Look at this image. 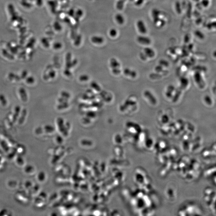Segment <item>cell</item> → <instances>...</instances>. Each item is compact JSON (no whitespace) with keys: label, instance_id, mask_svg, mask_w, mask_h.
<instances>
[{"label":"cell","instance_id":"1","mask_svg":"<svg viewBox=\"0 0 216 216\" xmlns=\"http://www.w3.org/2000/svg\"><path fill=\"white\" fill-rule=\"evenodd\" d=\"M203 211L200 206L194 202H187L181 206L177 211L180 216L202 215Z\"/></svg>","mask_w":216,"mask_h":216},{"label":"cell","instance_id":"2","mask_svg":"<svg viewBox=\"0 0 216 216\" xmlns=\"http://www.w3.org/2000/svg\"><path fill=\"white\" fill-rule=\"evenodd\" d=\"M203 199L204 201L209 207V209L216 215L215 201L216 193L215 190L211 187H207L203 191Z\"/></svg>","mask_w":216,"mask_h":216},{"label":"cell","instance_id":"3","mask_svg":"<svg viewBox=\"0 0 216 216\" xmlns=\"http://www.w3.org/2000/svg\"><path fill=\"white\" fill-rule=\"evenodd\" d=\"M15 196L16 200L22 204H27L29 201V194L23 189L18 191L16 193Z\"/></svg>","mask_w":216,"mask_h":216},{"label":"cell","instance_id":"4","mask_svg":"<svg viewBox=\"0 0 216 216\" xmlns=\"http://www.w3.org/2000/svg\"><path fill=\"white\" fill-rule=\"evenodd\" d=\"M165 194L168 200L170 201H174L177 198V193L174 187L169 186L165 190Z\"/></svg>","mask_w":216,"mask_h":216},{"label":"cell","instance_id":"5","mask_svg":"<svg viewBox=\"0 0 216 216\" xmlns=\"http://www.w3.org/2000/svg\"><path fill=\"white\" fill-rule=\"evenodd\" d=\"M204 174L206 178H211V181L215 185L216 184V177H213V175H216V167L215 166H212L206 170Z\"/></svg>","mask_w":216,"mask_h":216},{"label":"cell","instance_id":"6","mask_svg":"<svg viewBox=\"0 0 216 216\" xmlns=\"http://www.w3.org/2000/svg\"><path fill=\"white\" fill-rule=\"evenodd\" d=\"M194 79L198 86L200 88H204L205 87V83L200 73L196 72L194 75Z\"/></svg>","mask_w":216,"mask_h":216},{"label":"cell","instance_id":"7","mask_svg":"<svg viewBox=\"0 0 216 216\" xmlns=\"http://www.w3.org/2000/svg\"><path fill=\"white\" fill-rule=\"evenodd\" d=\"M24 173L27 175L32 176L34 175L37 172L35 167L32 165H26L23 168Z\"/></svg>","mask_w":216,"mask_h":216},{"label":"cell","instance_id":"8","mask_svg":"<svg viewBox=\"0 0 216 216\" xmlns=\"http://www.w3.org/2000/svg\"><path fill=\"white\" fill-rule=\"evenodd\" d=\"M137 28L140 34H145L147 32V28L145 22L142 20H139L136 22Z\"/></svg>","mask_w":216,"mask_h":216},{"label":"cell","instance_id":"9","mask_svg":"<svg viewBox=\"0 0 216 216\" xmlns=\"http://www.w3.org/2000/svg\"><path fill=\"white\" fill-rule=\"evenodd\" d=\"M14 161L15 165L19 168H23L26 165V161L21 155H17Z\"/></svg>","mask_w":216,"mask_h":216},{"label":"cell","instance_id":"10","mask_svg":"<svg viewBox=\"0 0 216 216\" xmlns=\"http://www.w3.org/2000/svg\"><path fill=\"white\" fill-rule=\"evenodd\" d=\"M144 95L152 104L155 105L157 103V101L156 97H155L153 94L149 90H146L144 92Z\"/></svg>","mask_w":216,"mask_h":216},{"label":"cell","instance_id":"11","mask_svg":"<svg viewBox=\"0 0 216 216\" xmlns=\"http://www.w3.org/2000/svg\"><path fill=\"white\" fill-rule=\"evenodd\" d=\"M41 187L39 184H34L29 193L30 196L31 197H36L41 192Z\"/></svg>","mask_w":216,"mask_h":216},{"label":"cell","instance_id":"12","mask_svg":"<svg viewBox=\"0 0 216 216\" xmlns=\"http://www.w3.org/2000/svg\"><path fill=\"white\" fill-rule=\"evenodd\" d=\"M137 40L139 43L144 45L148 46L151 43V39L147 36L144 35V34L139 36L137 38Z\"/></svg>","mask_w":216,"mask_h":216},{"label":"cell","instance_id":"13","mask_svg":"<svg viewBox=\"0 0 216 216\" xmlns=\"http://www.w3.org/2000/svg\"><path fill=\"white\" fill-rule=\"evenodd\" d=\"M36 179L39 184L44 183L47 179V175L43 171H39L37 174Z\"/></svg>","mask_w":216,"mask_h":216},{"label":"cell","instance_id":"14","mask_svg":"<svg viewBox=\"0 0 216 216\" xmlns=\"http://www.w3.org/2000/svg\"><path fill=\"white\" fill-rule=\"evenodd\" d=\"M45 200V199L37 196L35 197L34 203L36 207L40 208L44 206Z\"/></svg>","mask_w":216,"mask_h":216},{"label":"cell","instance_id":"15","mask_svg":"<svg viewBox=\"0 0 216 216\" xmlns=\"http://www.w3.org/2000/svg\"><path fill=\"white\" fill-rule=\"evenodd\" d=\"M144 53L147 58H153L155 55V53L154 50L149 47H146L144 49Z\"/></svg>","mask_w":216,"mask_h":216},{"label":"cell","instance_id":"16","mask_svg":"<svg viewBox=\"0 0 216 216\" xmlns=\"http://www.w3.org/2000/svg\"><path fill=\"white\" fill-rule=\"evenodd\" d=\"M34 183L30 180H27L23 184V190L27 192L28 194L30 191L31 190L32 187H33L34 185Z\"/></svg>","mask_w":216,"mask_h":216},{"label":"cell","instance_id":"17","mask_svg":"<svg viewBox=\"0 0 216 216\" xmlns=\"http://www.w3.org/2000/svg\"><path fill=\"white\" fill-rule=\"evenodd\" d=\"M7 186L9 189L11 190H14L18 188L19 186V183L17 181L14 180H11L7 183Z\"/></svg>","mask_w":216,"mask_h":216},{"label":"cell","instance_id":"18","mask_svg":"<svg viewBox=\"0 0 216 216\" xmlns=\"http://www.w3.org/2000/svg\"><path fill=\"white\" fill-rule=\"evenodd\" d=\"M14 150L17 155H22L24 153L25 151V148L23 145L19 144L15 146Z\"/></svg>","mask_w":216,"mask_h":216},{"label":"cell","instance_id":"19","mask_svg":"<svg viewBox=\"0 0 216 216\" xmlns=\"http://www.w3.org/2000/svg\"><path fill=\"white\" fill-rule=\"evenodd\" d=\"M175 91V87L173 85H170L167 87L165 95L167 98H171L173 95V92Z\"/></svg>","mask_w":216,"mask_h":216},{"label":"cell","instance_id":"20","mask_svg":"<svg viewBox=\"0 0 216 216\" xmlns=\"http://www.w3.org/2000/svg\"><path fill=\"white\" fill-rule=\"evenodd\" d=\"M180 88H181L183 90L185 89L188 86L189 81L188 79L186 78H182L180 79Z\"/></svg>","mask_w":216,"mask_h":216},{"label":"cell","instance_id":"21","mask_svg":"<svg viewBox=\"0 0 216 216\" xmlns=\"http://www.w3.org/2000/svg\"><path fill=\"white\" fill-rule=\"evenodd\" d=\"M91 41L95 44H101L104 41V39L103 37L99 36H94L91 38Z\"/></svg>","mask_w":216,"mask_h":216},{"label":"cell","instance_id":"22","mask_svg":"<svg viewBox=\"0 0 216 216\" xmlns=\"http://www.w3.org/2000/svg\"><path fill=\"white\" fill-rule=\"evenodd\" d=\"M115 20L120 25H122L124 22V19L123 16L120 14H118L115 16Z\"/></svg>","mask_w":216,"mask_h":216},{"label":"cell","instance_id":"23","mask_svg":"<svg viewBox=\"0 0 216 216\" xmlns=\"http://www.w3.org/2000/svg\"><path fill=\"white\" fill-rule=\"evenodd\" d=\"M182 90H183L180 87L178 88V90L176 91L174 97H173V102L175 103L177 101V100L179 98V97L181 94V92H182Z\"/></svg>","mask_w":216,"mask_h":216},{"label":"cell","instance_id":"24","mask_svg":"<svg viewBox=\"0 0 216 216\" xmlns=\"http://www.w3.org/2000/svg\"><path fill=\"white\" fill-rule=\"evenodd\" d=\"M125 73L127 75H129L132 77L135 78L136 76V73L134 70L127 69L125 70Z\"/></svg>","mask_w":216,"mask_h":216},{"label":"cell","instance_id":"25","mask_svg":"<svg viewBox=\"0 0 216 216\" xmlns=\"http://www.w3.org/2000/svg\"><path fill=\"white\" fill-rule=\"evenodd\" d=\"M194 35L197 38H199L200 39H203L205 37L204 33H203L201 31H199V30H196V31H195Z\"/></svg>","mask_w":216,"mask_h":216},{"label":"cell","instance_id":"26","mask_svg":"<svg viewBox=\"0 0 216 216\" xmlns=\"http://www.w3.org/2000/svg\"><path fill=\"white\" fill-rule=\"evenodd\" d=\"M11 215V213L9 210L6 209H3L0 211V216H9Z\"/></svg>","mask_w":216,"mask_h":216},{"label":"cell","instance_id":"27","mask_svg":"<svg viewBox=\"0 0 216 216\" xmlns=\"http://www.w3.org/2000/svg\"><path fill=\"white\" fill-rule=\"evenodd\" d=\"M204 101L206 104L209 105H211L212 104V101L211 97L209 95H206L204 97Z\"/></svg>","mask_w":216,"mask_h":216},{"label":"cell","instance_id":"28","mask_svg":"<svg viewBox=\"0 0 216 216\" xmlns=\"http://www.w3.org/2000/svg\"><path fill=\"white\" fill-rule=\"evenodd\" d=\"M159 65L163 67H168L169 66V64L168 62L165 60L161 59L159 61Z\"/></svg>","mask_w":216,"mask_h":216},{"label":"cell","instance_id":"29","mask_svg":"<svg viewBox=\"0 0 216 216\" xmlns=\"http://www.w3.org/2000/svg\"><path fill=\"white\" fill-rule=\"evenodd\" d=\"M124 0H119L117 4V7L119 10H122L123 9L124 5Z\"/></svg>","mask_w":216,"mask_h":216},{"label":"cell","instance_id":"30","mask_svg":"<svg viewBox=\"0 0 216 216\" xmlns=\"http://www.w3.org/2000/svg\"><path fill=\"white\" fill-rule=\"evenodd\" d=\"M164 67L161 66V65H157L155 67V71H156V73H161L163 70Z\"/></svg>","mask_w":216,"mask_h":216},{"label":"cell","instance_id":"31","mask_svg":"<svg viewBox=\"0 0 216 216\" xmlns=\"http://www.w3.org/2000/svg\"><path fill=\"white\" fill-rule=\"evenodd\" d=\"M159 73H152L150 75V77L152 79H159L161 77V76Z\"/></svg>","mask_w":216,"mask_h":216},{"label":"cell","instance_id":"32","mask_svg":"<svg viewBox=\"0 0 216 216\" xmlns=\"http://www.w3.org/2000/svg\"><path fill=\"white\" fill-rule=\"evenodd\" d=\"M201 3L202 6L204 7H207L210 4L209 0H202Z\"/></svg>","mask_w":216,"mask_h":216},{"label":"cell","instance_id":"33","mask_svg":"<svg viewBox=\"0 0 216 216\" xmlns=\"http://www.w3.org/2000/svg\"><path fill=\"white\" fill-rule=\"evenodd\" d=\"M117 30L114 28H112L109 31V34L112 37H114L117 35Z\"/></svg>","mask_w":216,"mask_h":216},{"label":"cell","instance_id":"34","mask_svg":"<svg viewBox=\"0 0 216 216\" xmlns=\"http://www.w3.org/2000/svg\"><path fill=\"white\" fill-rule=\"evenodd\" d=\"M162 122L163 123H167L169 121V118H168V117L166 114H165V115H164L162 117Z\"/></svg>","mask_w":216,"mask_h":216},{"label":"cell","instance_id":"35","mask_svg":"<svg viewBox=\"0 0 216 216\" xmlns=\"http://www.w3.org/2000/svg\"><path fill=\"white\" fill-rule=\"evenodd\" d=\"M179 7H181V5L179 4V3L177 2L176 4V10L177 12L180 13L181 12V9H180Z\"/></svg>","mask_w":216,"mask_h":216},{"label":"cell","instance_id":"36","mask_svg":"<svg viewBox=\"0 0 216 216\" xmlns=\"http://www.w3.org/2000/svg\"><path fill=\"white\" fill-rule=\"evenodd\" d=\"M81 38L80 36H78L77 37L75 41V43L76 45H77L80 44L81 41Z\"/></svg>","mask_w":216,"mask_h":216},{"label":"cell","instance_id":"37","mask_svg":"<svg viewBox=\"0 0 216 216\" xmlns=\"http://www.w3.org/2000/svg\"><path fill=\"white\" fill-rule=\"evenodd\" d=\"M82 14H83V12H82V11L80 9L78 10L76 12V16L79 17H81V16L82 15Z\"/></svg>","mask_w":216,"mask_h":216},{"label":"cell","instance_id":"38","mask_svg":"<svg viewBox=\"0 0 216 216\" xmlns=\"http://www.w3.org/2000/svg\"><path fill=\"white\" fill-rule=\"evenodd\" d=\"M140 57H141V59H142V60H146L147 58V57H146L144 53H142V54H140Z\"/></svg>","mask_w":216,"mask_h":216},{"label":"cell","instance_id":"39","mask_svg":"<svg viewBox=\"0 0 216 216\" xmlns=\"http://www.w3.org/2000/svg\"><path fill=\"white\" fill-rule=\"evenodd\" d=\"M69 15L71 16H73L74 15V11L73 9H71L69 11Z\"/></svg>","mask_w":216,"mask_h":216},{"label":"cell","instance_id":"40","mask_svg":"<svg viewBox=\"0 0 216 216\" xmlns=\"http://www.w3.org/2000/svg\"><path fill=\"white\" fill-rule=\"evenodd\" d=\"M55 47L56 48H60L61 47V44L60 43H57L56 44Z\"/></svg>","mask_w":216,"mask_h":216},{"label":"cell","instance_id":"41","mask_svg":"<svg viewBox=\"0 0 216 216\" xmlns=\"http://www.w3.org/2000/svg\"><path fill=\"white\" fill-rule=\"evenodd\" d=\"M158 144H159V145H161V142H159V143H158ZM160 147H161V148H162V147H163V146H160Z\"/></svg>","mask_w":216,"mask_h":216}]
</instances>
